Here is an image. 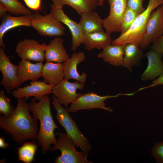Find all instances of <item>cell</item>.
<instances>
[{"label": "cell", "instance_id": "277c9868", "mask_svg": "<svg viewBox=\"0 0 163 163\" xmlns=\"http://www.w3.org/2000/svg\"><path fill=\"white\" fill-rule=\"evenodd\" d=\"M52 98V103L56 112L55 117L59 124L64 129L67 134L73 141L75 147H79L83 151L89 152L92 149V146L70 116L69 108L63 107L54 95H53Z\"/></svg>", "mask_w": 163, "mask_h": 163}, {"label": "cell", "instance_id": "e0dca14e", "mask_svg": "<svg viewBox=\"0 0 163 163\" xmlns=\"http://www.w3.org/2000/svg\"><path fill=\"white\" fill-rule=\"evenodd\" d=\"M43 62L32 63L30 61L21 59L18 66V76L20 85L27 80L35 81L41 77Z\"/></svg>", "mask_w": 163, "mask_h": 163}, {"label": "cell", "instance_id": "6da1fadb", "mask_svg": "<svg viewBox=\"0 0 163 163\" xmlns=\"http://www.w3.org/2000/svg\"><path fill=\"white\" fill-rule=\"evenodd\" d=\"M18 99L17 106L9 116L0 117V126L10 134L17 143H22L37 139V120L30 113V103L24 98Z\"/></svg>", "mask_w": 163, "mask_h": 163}, {"label": "cell", "instance_id": "8d00e7d4", "mask_svg": "<svg viewBox=\"0 0 163 163\" xmlns=\"http://www.w3.org/2000/svg\"><path fill=\"white\" fill-rule=\"evenodd\" d=\"M104 0H98V6H102L103 5Z\"/></svg>", "mask_w": 163, "mask_h": 163}, {"label": "cell", "instance_id": "4fadbf2b", "mask_svg": "<svg viewBox=\"0 0 163 163\" xmlns=\"http://www.w3.org/2000/svg\"><path fill=\"white\" fill-rule=\"evenodd\" d=\"M54 86L47 84L43 81H31L29 85L13 90L11 95L17 99L24 98L26 100L34 97L35 101H39L44 96L52 93Z\"/></svg>", "mask_w": 163, "mask_h": 163}, {"label": "cell", "instance_id": "4316f807", "mask_svg": "<svg viewBox=\"0 0 163 163\" xmlns=\"http://www.w3.org/2000/svg\"><path fill=\"white\" fill-rule=\"evenodd\" d=\"M0 4L3 5L11 14L18 16L33 14L31 10L26 8L18 0H0Z\"/></svg>", "mask_w": 163, "mask_h": 163}, {"label": "cell", "instance_id": "8992f818", "mask_svg": "<svg viewBox=\"0 0 163 163\" xmlns=\"http://www.w3.org/2000/svg\"><path fill=\"white\" fill-rule=\"evenodd\" d=\"M136 91L131 93H120L115 95H108L104 96L99 95L96 93L89 91L82 94L71 103L69 108L70 113H75L79 110L99 108L105 111L112 112L113 109L106 107L105 101L110 98L117 97L120 95L132 96Z\"/></svg>", "mask_w": 163, "mask_h": 163}, {"label": "cell", "instance_id": "ac0fdd59", "mask_svg": "<svg viewBox=\"0 0 163 163\" xmlns=\"http://www.w3.org/2000/svg\"><path fill=\"white\" fill-rule=\"evenodd\" d=\"M32 15L13 16L6 14L3 16L0 25V46L5 49V45L3 41L5 34L13 28L21 26L30 27Z\"/></svg>", "mask_w": 163, "mask_h": 163}, {"label": "cell", "instance_id": "603a6c76", "mask_svg": "<svg viewBox=\"0 0 163 163\" xmlns=\"http://www.w3.org/2000/svg\"><path fill=\"white\" fill-rule=\"evenodd\" d=\"M124 45L110 44L103 49L97 55L99 58L103 59L105 62L116 66L122 65L124 54Z\"/></svg>", "mask_w": 163, "mask_h": 163}, {"label": "cell", "instance_id": "7c38bea8", "mask_svg": "<svg viewBox=\"0 0 163 163\" xmlns=\"http://www.w3.org/2000/svg\"><path fill=\"white\" fill-rule=\"evenodd\" d=\"M163 35V5L158 7L151 13L146 27V31L139 46L146 48L160 36Z\"/></svg>", "mask_w": 163, "mask_h": 163}, {"label": "cell", "instance_id": "d6986e66", "mask_svg": "<svg viewBox=\"0 0 163 163\" xmlns=\"http://www.w3.org/2000/svg\"><path fill=\"white\" fill-rule=\"evenodd\" d=\"M64 41L60 37H57L47 45L45 53L46 62L62 63L70 57L63 46Z\"/></svg>", "mask_w": 163, "mask_h": 163}, {"label": "cell", "instance_id": "d4e9b609", "mask_svg": "<svg viewBox=\"0 0 163 163\" xmlns=\"http://www.w3.org/2000/svg\"><path fill=\"white\" fill-rule=\"evenodd\" d=\"M137 44L128 43L124 44V54L122 66L132 72L134 66H137L144 55Z\"/></svg>", "mask_w": 163, "mask_h": 163}, {"label": "cell", "instance_id": "5b68a950", "mask_svg": "<svg viewBox=\"0 0 163 163\" xmlns=\"http://www.w3.org/2000/svg\"><path fill=\"white\" fill-rule=\"evenodd\" d=\"M75 144L66 133L59 132V137L56 144L51 148L53 152L59 150L61 155L55 160L56 163H91L87 159L88 152L77 151Z\"/></svg>", "mask_w": 163, "mask_h": 163}, {"label": "cell", "instance_id": "f546056e", "mask_svg": "<svg viewBox=\"0 0 163 163\" xmlns=\"http://www.w3.org/2000/svg\"><path fill=\"white\" fill-rule=\"evenodd\" d=\"M151 153L157 163H163V141L155 143Z\"/></svg>", "mask_w": 163, "mask_h": 163}, {"label": "cell", "instance_id": "ba28073f", "mask_svg": "<svg viewBox=\"0 0 163 163\" xmlns=\"http://www.w3.org/2000/svg\"><path fill=\"white\" fill-rule=\"evenodd\" d=\"M46 44L34 40L25 39L20 40L15 47V52L21 59L37 62H43L45 60V53Z\"/></svg>", "mask_w": 163, "mask_h": 163}, {"label": "cell", "instance_id": "8fae6325", "mask_svg": "<svg viewBox=\"0 0 163 163\" xmlns=\"http://www.w3.org/2000/svg\"><path fill=\"white\" fill-rule=\"evenodd\" d=\"M106 0L110 4V11L108 16L102 20L103 27L110 34L113 32H121L122 19L127 0Z\"/></svg>", "mask_w": 163, "mask_h": 163}, {"label": "cell", "instance_id": "ffe728a7", "mask_svg": "<svg viewBox=\"0 0 163 163\" xmlns=\"http://www.w3.org/2000/svg\"><path fill=\"white\" fill-rule=\"evenodd\" d=\"M110 34L103 30L95 32L84 34L82 43L86 50L91 51L93 49H103L111 44Z\"/></svg>", "mask_w": 163, "mask_h": 163}, {"label": "cell", "instance_id": "9a60e30c", "mask_svg": "<svg viewBox=\"0 0 163 163\" xmlns=\"http://www.w3.org/2000/svg\"><path fill=\"white\" fill-rule=\"evenodd\" d=\"M85 53L79 51L72 53L71 57L63 62L64 78L68 80L73 79L84 84L86 82L87 75L84 72L79 74L77 67L78 64L85 60Z\"/></svg>", "mask_w": 163, "mask_h": 163}, {"label": "cell", "instance_id": "83f0119b", "mask_svg": "<svg viewBox=\"0 0 163 163\" xmlns=\"http://www.w3.org/2000/svg\"><path fill=\"white\" fill-rule=\"evenodd\" d=\"M138 15L134 11L126 7L122 19L121 34L125 33L129 29Z\"/></svg>", "mask_w": 163, "mask_h": 163}, {"label": "cell", "instance_id": "9c48e42d", "mask_svg": "<svg viewBox=\"0 0 163 163\" xmlns=\"http://www.w3.org/2000/svg\"><path fill=\"white\" fill-rule=\"evenodd\" d=\"M0 70L2 75L0 81L1 85L9 93L21 85L18 76V65L13 64L10 61L9 56L5 53L4 49L0 47Z\"/></svg>", "mask_w": 163, "mask_h": 163}, {"label": "cell", "instance_id": "3957f363", "mask_svg": "<svg viewBox=\"0 0 163 163\" xmlns=\"http://www.w3.org/2000/svg\"><path fill=\"white\" fill-rule=\"evenodd\" d=\"M163 4V0H149L147 7L135 18L129 29L112 41L111 44L122 45L133 43L140 46L145 34L148 21L152 12Z\"/></svg>", "mask_w": 163, "mask_h": 163}, {"label": "cell", "instance_id": "f1b7e54d", "mask_svg": "<svg viewBox=\"0 0 163 163\" xmlns=\"http://www.w3.org/2000/svg\"><path fill=\"white\" fill-rule=\"evenodd\" d=\"M15 108L11 104L10 100L7 97L3 90L0 91V113L7 117L11 114Z\"/></svg>", "mask_w": 163, "mask_h": 163}, {"label": "cell", "instance_id": "e575fe53", "mask_svg": "<svg viewBox=\"0 0 163 163\" xmlns=\"http://www.w3.org/2000/svg\"><path fill=\"white\" fill-rule=\"evenodd\" d=\"M9 147V145L5 141L4 138L3 137H1L0 138V148L2 149H5Z\"/></svg>", "mask_w": 163, "mask_h": 163}, {"label": "cell", "instance_id": "44dd1931", "mask_svg": "<svg viewBox=\"0 0 163 163\" xmlns=\"http://www.w3.org/2000/svg\"><path fill=\"white\" fill-rule=\"evenodd\" d=\"M41 76L47 84H58L64 79L63 64L46 62L43 67Z\"/></svg>", "mask_w": 163, "mask_h": 163}, {"label": "cell", "instance_id": "484cf974", "mask_svg": "<svg viewBox=\"0 0 163 163\" xmlns=\"http://www.w3.org/2000/svg\"><path fill=\"white\" fill-rule=\"evenodd\" d=\"M38 147L35 141L25 142L18 149V159L25 163L32 162Z\"/></svg>", "mask_w": 163, "mask_h": 163}, {"label": "cell", "instance_id": "52a82bcc", "mask_svg": "<svg viewBox=\"0 0 163 163\" xmlns=\"http://www.w3.org/2000/svg\"><path fill=\"white\" fill-rule=\"evenodd\" d=\"M31 26L43 36L56 37L65 34V27L51 11L44 15L33 13Z\"/></svg>", "mask_w": 163, "mask_h": 163}, {"label": "cell", "instance_id": "d6a6232c", "mask_svg": "<svg viewBox=\"0 0 163 163\" xmlns=\"http://www.w3.org/2000/svg\"><path fill=\"white\" fill-rule=\"evenodd\" d=\"M23 1L26 5L30 9L37 11L40 9L41 0H21Z\"/></svg>", "mask_w": 163, "mask_h": 163}, {"label": "cell", "instance_id": "1f68e13d", "mask_svg": "<svg viewBox=\"0 0 163 163\" xmlns=\"http://www.w3.org/2000/svg\"><path fill=\"white\" fill-rule=\"evenodd\" d=\"M151 48L156 52L163 55V35L158 37L152 43Z\"/></svg>", "mask_w": 163, "mask_h": 163}, {"label": "cell", "instance_id": "2e32d148", "mask_svg": "<svg viewBox=\"0 0 163 163\" xmlns=\"http://www.w3.org/2000/svg\"><path fill=\"white\" fill-rule=\"evenodd\" d=\"M163 54L151 49L147 52L145 56L148 59L147 67L140 76L143 81L154 80L163 72V61L161 60Z\"/></svg>", "mask_w": 163, "mask_h": 163}, {"label": "cell", "instance_id": "d590c367", "mask_svg": "<svg viewBox=\"0 0 163 163\" xmlns=\"http://www.w3.org/2000/svg\"><path fill=\"white\" fill-rule=\"evenodd\" d=\"M8 11L6 8L2 4H0V17L2 18Z\"/></svg>", "mask_w": 163, "mask_h": 163}, {"label": "cell", "instance_id": "4dcf8cb0", "mask_svg": "<svg viewBox=\"0 0 163 163\" xmlns=\"http://www.w3.org/2000/svg\"><path fill=\"white\" fill-rule=\"evenodd\" d=\"M143 0H127L126 7L139 15L145 9L143 6Z\"/></svg>", "mask_w": 163, "mask_h": 163}, {"label": "cell", "instance_id": "7402d4cb", "mask_svg": "<svg viewBox=\"0 0 163 163\" xmlns=\"http://www.w3.org/2000/svg\"><path fill=\"white\" fill-rule=\"evenodd\" d=\"M55 7L62 8L68 5L81 15L86 12L94 11L98 6V0H50Z\"/></svg>", "mask_w": 163, "mask_h": 163}, {"label": "cell", "instance_id": "30bf717a", "mask_svg": "<svg viewBox=\"0 0 163 163\" xmlns=\"http://www.w3.org/2000/svg\"><path fill=\"white\" fill-rule=\"evenodd\" d=\"M68 80L64 78L54 86L52 92L59 103L66 107L82 94L81 93H77V90L82 91L84 88V84L78 81L70 82Z\"/></svg>", "mask_w": 163, "mask_h": 163}, {"label": "cell", "instance_id": "836d02e7", "mask_svg": "<svg viewBox=\"0 0 163 163\" xmlns=\"http://www.w3.org/2000/svg\"><path fill=\"white\" fill-rule=\"evenodd\" d=\"M159 85H163V72L157 78L154 80L151 84L147 86L141 88L136 91H139Z\"/></svg>", "mask_w": 163, "mask_h": 163}, {"label": "cell", "instance_id": "5bb4252c", "mask_svg": "<svg viewBox=\"0 0 163 163\" xmlns=\"http://www.w3.org/2000/svg\"><path fill=\"white\" fill-rule=\"evenodd\" d=\"M51 11L62 23L66 25L70 30L72 36L71 49L75 51L82 43L84 34L78 23L69 18L64 12L62 8H57L52 4Z\"/></svg>", "mask_w": 163, "mask_h": 163}, {"label": "cell", "instance_id": "7a4b0ae2", "mask_svg": "<svg viewBox=\"0 0 163 163\" xmlns=\"http://www.w3.org/2000/svg\"><path fill=\"white\" fill-rule=\"evenodd\" d=\"M36 101L31 98L30 111L33 116L40 122V128L37 139L44 154L51 150V144L54 145L57 142L54 132L58 127L51 113L50 99L48 95L44 96L38 102Z\"/></svg>", "mask_w": 163, "mask_h": 163}, {"label": "cell", "instance_id": "cb8c5ba5", "mask_svg": "<svg viewBox=\"0 0 163 163\" xmlns=\"http://www.w3.org/2000/svg\"><path fill=\"white\" fill-rule=\"evenodd\" d=\"M78 23L84 34L103 30L102 20L94 11L83 13Z\"/></svg>", "mask_w": 163, "mask_h": 163}]
</instances>
